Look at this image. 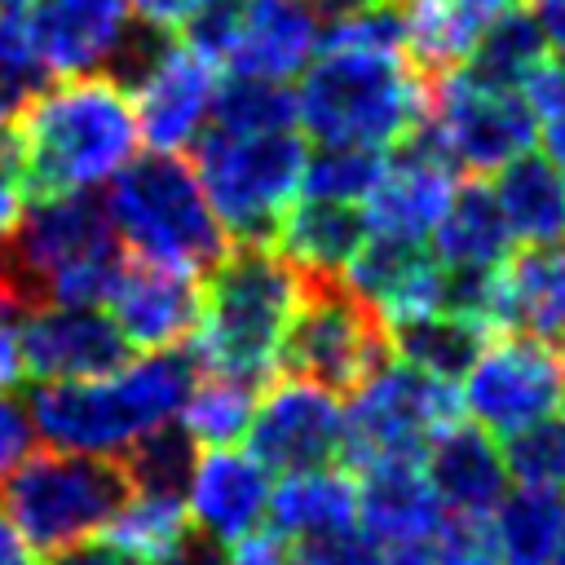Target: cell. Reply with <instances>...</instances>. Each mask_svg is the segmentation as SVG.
I'll return each instance as SVG.
<instances>
[{
  "label": "cell",
  "mask_w": 565,
  "mask_h": 565,
  "mask_svg": "<svg viewBox=\"0 0 565 565\" xmlns=\"http://www.w3.org/2000/svg\"><path fill=\"white\" fill-rule=\"evenodd\" d=\"M154 565H234V556L225 552V543L207 539L203 530H190L181 543H172Z\"/></svg>",
  "instance_id": "46"
},
{
  "label": "cell",
  "mask_w": 565,
  "mask_h": 565,
  "mask_svg": "<svg viewBox=\"0 0 565 565\" xmlns=\"http://www.w3.org/2000/svg\"><path fill=\"white\" fill-rule=\"evenodd\" d=\"M525 97H530V106L539 110V124H543L547 115H561V110H565V49H561V57H552V62L530 79Z\"/></svg>",
  "instance_id": "45"
},
{
  "label": "cell",
  "mask_w": 565,
  "mask_h": 565,
  "mask_svg": "<svg viewBox=\"0 0 565 565\" xmlns=\"http://www.w3.org/2000/svg\"><path fill=\"white\" fill-rule=\"evenodd\" d=\"M49 565H146V561L106 534H88V539H75L66 547L49 552Z\"/></svg>",
  "instance_id": "43"
},
{
  "label": "cell",
  "mask_w": 565,
  "mask_h": 565,
  "mask_svg": "<svg viewBox=\"0 0 565 565\" xmlns=\"http://www.w3.org/2000/svg\"><path fill=\"white\" fill-rule=\"evenodd\" d=\"M31 35L53 75H106L124 31H128V0H35L31 4Z\"/></svg>",
  "instance_id": "19"
},
{
  "label": "cell",
  "mask_w": 565,
  "mask_h": 565,
  "mask_svg": "<svg viewBox=\"0 0 565 565\" xmlns=\"http://www.w3.org/2000/svg\"><path fill=\"white\" fill-rule=\"evenodd\" d=\"M494 199L508 216V230L525 247L565 238V177L547 154H516L494 177Z\"/></svg>",
  "instance_id": "27"
},
{
  "label": "cell",
  "mask_w": 565,
  "mask_h": 565,
  "mask_svg": "<svg viewBox=\"0 0 565 565\" xmlns=\"http://www.w3.org/2000/svg\"><path fill=\"white\" fill-rule=\"evenodd\" d=\"M185 512L190 508L181 499H172V494H132L102 534L124 543L141 561H159L172 543H181L190 534V516Z\"/></svg>",
  "instance_id": "35"
},
{
  "label": "cell",
  "mask_w": 565,
  "mask_h": 565,
  "mask_svg": "<svg viewBox=\"0 0 565 565\" xmlns=\"http://www.w3.org/2000/svg\"><path fill=\"white\" fill-rule=\"evenodd\" d=\"M26 177H22V163H18V150H13V137H4L0 146V238H9L26 212Z\"/></svg>",
  "instance_id": "42"
},
{
  "label": "cell",
  "mask_w": 565,
  "mask_h": 565,
  "mask_svg": "<svg viewBox=\"0 0 565 565\" xmlns=\"http://www.w3.org/2000/svg\"><path fill=\"white\" fill-rule=\"evenodd\" d=\"M300 119L296 93L282 79H256V75H234L230 84L216 88L212 124L225 132H291Z\"/></svg>",
  "instance_id": "32"
},
{
  "label": "cell",
  "mask_w": 565,
  "mask_h": 565,
  "mask_svg": "<svg viewBox=\"0 0 565 565\" xmlns=\"http://www.w3.org/2000/svg\"><path fill=\"white\" fill-rule=\"evenodd\" d=\"M428 543L446 565H503L490 512H446Z\"/></svg>",
  "instance_id": "38"
},
{
  "label": "cell",
  "mask_w": 565,
  "mask_h": 565,
  "mask_svg": "<svg viewBox=\"0 0 565 565\" xmlns=\"http://www.w3.org/2000/svg\"><path fill=\"white\" fill-rule=\"evenodd\" d=\"M216 62L190 49L185 40L168 49V57L132 88L137 93V124L154 150H181L203 137V124L216 106Z\"/></svg>",
  "instance_id": "16"
},
{
  "label": "cell",
  "mask_w": 565,
  "mask_h": 565,
  "mask_svg": "<svg viewBox=\"0 0 565 565\" xmlns=\"http://www.w3.org/2000/svg\"><path fill=\"white\" fill-rule=\"evenodd\" d=\"M26 375L35 380H93L128 362V340L119 322L102 309L44 305L22 313Z\"/></svg>",
  "instance_id": "14"
},
{
  "label": "cell",
  "mask_w": 565,
  "mask_h": 565,
  "mask_svg": "<svg viewBox=\"0 0 565 565\" xmlns=\"http://www.w3.org/2000/svg\"><path fill=\"white\" fill-rule=\"evenodd\" d=\"M455 4H459L477 26H486L490 18H499V13H508V9H521L525 0H455Z\"/></svg>",
  "instance_id": "53"
},
{
  "label": "cell",
  "mask_w": 565,
  "mask_h": 565,
  "mask_svg": "<svg viewBox=\"0 0 565 565\" xmlns=\"http://www.w3.org/2000/svg\"><path fill=\"white\" fill-rule=\"evenodd\" d=\"M49 79L53 71L31 35V22L22 13H0V110L13 119L49 88Z\"/></svg>",
  "instance_id": "36"
},
{
  "label": "cell",
  "mask_w": 565,
  "mask_h": 565,
  "mask_svg": "<svg viewBox=\"0 0 565 565\" xmlns=\"http://www.w3.org/2000/svg\"><path fill=\"white\" fill-rule=\"evenodd\" d=\"M4 119H9V115L0 110V146H4V137H9V128H4Z\"/></svg>",
  "instance_id": "57"
},
{
  "label": "cell",
  "mask_w": 565,
  "mask_h": 565,
  "mask_svg": "<svg viewBox=\"0 0 565 565\" xmlns=\"http://www.w3.org/2000/svg\"><path fill=\"white\" fill-rule=\"evenodd\" d=\"M35 419H31V406L18 402L13 393H0V486L4 477L31 455V441H35Z\"/></svg>",
  "instance_id": "41"
},
{
  "label": "cell",
  "mask_w": 565,
  "mask_h": 565,
  "mask_svg": "<svg viewBox=\"0 0 565 565\" xmlns=\"http://www.w3.org/2000/svg\"><path fill=\"white\" fill-rule=\"evenodd\" d=\"M459 397L446 380L424 375L397 353L366 375L344 406V459L353 468L375 459H424L428 441L455 424Z\"/></svg>",
  "instance_id": "9"
},
{
  "label": "cell",
  "mask_w": 565,
  "mask_h": 565,
  "mask_svg": "<svg viewBox=\"0 0 565 565\" xmlns=\"http://www.w3.org/2000/svg\"><path fill=\"white\" fill-rule=\"evenodd\" d=\"M0 499L35 552H57L75 539L102 534L132 499V481L124 472V459L115 455L49 446L44 455H26L4 477Z\"/></svg>",
  "instance_id": "7"
},
{
  "label": "cell",
  "mask_w": 565,
  "mask_h": 565,
  "mask_svg": "<svg viewBox=\"0 0 565 565\" xmlns=\"http://www.w3.org/2000/svg\"><path fill=\"white\" fill-rule=\"evenodd\" d=\"M322 18L305 0H243L238 35L225 57L234 75L256 79H296L309 71L322 44Z\"/></svg>",
  "instance_id": "21"
},
{
  "label": "cell",
  "mask_w": 565,
  "mask_h": 565,
  "mask_svg": "<svg viewBox=\"0 0 565 565\" xmlns=\"http://www.w3.org/2000/svg\"><path fill=\"white\" fill-rule=\"evenodd\" d=\"M106 305L132 349H146V353L177 349L181 340H194V331H199L203 282H199V274L137 260V265H124Z\"/></svg>",
  "instance_id": "15"
},
{
  "label": "cell",
  "mask_w": 565,
  "mask_h": 565,
  "mask_svg": "<svg viewBox=\"0 0 565 565\" xmlns=\"http://www.w3.org/2000/svg\"><path fill=\"white\" fill-rule=\"evenodd\" d=\"M132 4H137V18L177 31V26H185V18H190L203 0H132Z\"/></svg>",
  "instance_id": "48"
},
{
  "label": "cell",
  "mask_w": 565,
  "mask_h": 565,
  "mask_svg": "<svg viewBox=\"0 0 565 565\" xmlns=\"http://www.w3.org/2000/svg\"><path fill=\"white\" fill-rule=\"evenodd\" d=\"M238 18H243V0H203L190 18H185V44L199 49L203 57H212L216 66L230 57L234 35H238Z\"/></svg>",
  "instance_id": "39"
},
{
  "label": "cell",
  "mask_w": 565,
  "mask_h": 565,
  "mask_svg": "<svg viewBox=\"0 0 565 565\" xmlns=\"http://www.w3.org/2000/svg\"><path fill=\"white\" fill-rule=\"evenodd\" d=\"M463 411L499 433L512 437L530 424H543L565 411V358L552 340L512 331L481 349L472 371L463 375Z\"/></svg>",
  "instance_id": "11"
},
{
  "label": "cell",
  "mask_w": 565,
  "mask_h": 565,
  "mask_svg": "<svg viewBox=\"0 0 565 565\" xmlns=\"http://www.w3.org/2000/svg\"><path fill=\"white\" fill-rule=\"evenodd\" d=\"M499 327L539 340L565 335V247L543 243L503 260L499 269Z\"/></svg>",
  "instance_id": "23"
},
{
  "label": "cell",
  "mask_w": 565,
  "mask_h": 565,
  "mask_svg": "<svg viewBox=\"0 0 565 565\" xmlns=\"http://www.w3.org/2000/svg\"><path fill=\"white\" fill-rule=\"evenodd\" d=\"M269 525L287 543L358 530V486L340 468L291 472L269 494Z\"/></svg>",
  "instance_id": "26"
},
{
  "label": "cell",
  "mask_w": 565,
  "mask_h": 565,
  "mask_svg": "<svg viewBox=\"0 0 565 565\" xmlns=\"http://www.w3.org/2000/svg\"><path fill=\"white\" fill-rule=\"evenodd\" d=\"M247 455L278 477L331 468V459L344 455V406L331 388L287 375L256 402L247 424Z\"/></svg>",
  "instance_id": "12"
},
{
  "label": "cell",
  "mask_w": 565,
  "mask_h": 565,
  "mask_svg": "<svg viewBox=\"0 0 565 565\" xmlns=\"http://www.w3.org/2000/svg\"><path fill=\"white\" fill-rule=\"evenodd\" d=\"M366 243V216L353 203L300 199L287 207L274 247L300 274H344V265Z\"/></svg>",
  "instance_id": "25"
},
{
  "label": "cell",
  "mask_w": 565,
  "mask_h": 565,
  "mask_svg": "<svg viewBox=\"0 0 565 565\" xmlns=\"http://www.w3.org/2000/svg\"><path fill=\"white\" fill-rule=\"evenodd\" d=\"M424 472L446 512H494L512 481L503 446H494L490 428H481L477 419L446 424L424 450Z\"/></svg>",
  "instance_id": "22"
},
{
  "label": "cell",
  "mask_w": 565,
  "mask_h": 565,
  "mask_svg": "<svg viewBox=\"0 0 565 565\" xmlns=\"http://www.w3.org/2000/svg\"><path fill=\"white\" fill-rule=\"evenodd\" d=\"M194 353L154 349L93 380H40L26 397L35 433L53 450L124 455L146 433L177 424L194 388Z\"/></svg>",
  "instance_id": "2"
},
{
  "label": "cell",
  "mask_w": 565,
  "mask_h": 565,
  "mask_svg": "<svg viewBox=\"0 0 565 565\" xmlns=\"http://www.w3.org/2000/svg\"><path fill=\"white\" fill-rule=\"evenodd\" d=\"M309 146L300 132H225L212 128L194 141L199 185L225 225L230 243L274 247L287 207L300 194Z\"/></svg>",
  "instance_id": "6"
},
{
  "label": "cell",
  "mask_w": 565,
  "mask_h": 565,
  "mask_svg": "<svg viewBox=\"0 0 565 565\" xmlns=\"http://www.w3.org/2000/svg\"><path fill=\"white\" fill-rule=\"evenodd\" d=\"M384 150L375 146H322L305 159L300 199H331V203H366L384 172Z\"/></svg>",
  "instance_id": "34"
},
{
  "label": "cell",
  "mask_w": 565,
  "mask_h": 565,
  "mask_svg": "<svg viewBox=\"0 0 565 565\" xmlns=\"http://www.w3.org/2000/svg\"><path fill=\"white\" fill-rule=\"evenodd\" d=\"M318 18H327V22H335V18H344V13H353V9H362V4H371V0H305Z\"/></svg>",
  "instance_id": "54"
},
{
  "label": "cell",
  "mask_w": 565,
  "mask_h": 565,
  "mask_svg": "<svg viewBox=\"0 0 565 565\" xmlns=\"http://www.w3.org/2000/svg\"><path fill=\"white\" fill-rule=\"evenodd\" d=\"M252 411H256V384L252 380L207 371L203 380H194L177 424L194 437L199 450H216V446H234L238 437H247Z\"/></svg>",
  "instance_id": "31"
},
{
  "label": "cell",
  "mask_w": 565,
  "mask_h": 565,
  "mask_svg": "<svg viewBox=\"0 0 565 565\" xmlns=\"http://www.w3.org/2000/svg\"><path fill=\"white\" fill-rule=\"evenodd\" d=\"M503 459H508V472L516 486L565 490V419L552 415L543 424L512 433L503 446Z\"/></svg>",
  "instance_id": "37"
},
{
  "label": "cell",
  "mask_w": 565,
  "mask_h": 565,
  "mask_svg": "<svg viewBox=\"0 0 565 565\" xmlns=\"http://www.w3.org/2000/svg\"><path fill=\"white\" fill-rule=\"evenodd\" d=\"M525 4L539 18V26L547 31V40L556 49H565V0H525Z\"/></svg>",
  "instance_id": "50"
},
{
  "label": "cell",
  "mask_w": 565,
  "mask_h": 565,
  "mask_svg": "<svg viewBox=\"0 0 565 565\" xmlns=\"http://www.w3.org/2000/svg\"><path fill=\"white\" fill-rule=\"evenodd\" d=\"M194 463H199V446L181 424H163L124 450V472L132 481V494L181 499V490H190Z\"/></svg>",
  "instance_id": "33"
},
{
  "label": "cell",
  "mask_w": 565,
  "mask_h": 565,
  "mask_svg": "<svg viewBox=\"0 0 565 565\" xmlns=\"http://www.w3.org/2000/svg\"><path fill=\"white\" fill-rule=\"evenodd\" d=\"M291 556H296V565H384V556L375 552V539L358 534V530L291 543Z\"/></svg>",
  "instance_id": "40"
},
{
  "label": "cell",
  "mask_w": 565,
  "mask_h": 565,
  "mask_svg": "<svg viewBox=\"0 0 565 565\" xmlns=\"http://www.w3.org/2000/svg\"><path fill=\"white\" fill-rule=\"evenodd\" d=\"M185 494H190V525L225 547H238L243 539L260 534L274 490H269V468H260L252 455L234 446H216L199 455Z\"/></svg>",
  "instance_id": "18"
},
{
  "label": "cell",
  "mask_w": 565,
  "mask_h": 565,
  "mask_svg": "<svg viewBox=\"0 0 565 565\" xmlns=\"http://www.w3.org/2000/svg\"><path fill=\"white\" fill-rule=\"evenodd\" d=\"M300 124L318 146H402L428 115V75L411 53L318 49L300 75Z\"/></svg>",
  "instance_id": "4"
},
{
  "label": "cell",
  "mask_w": 565,
  "mask_h": 565,
  "mask_svg": "<svg viewBox=\"0 0 565 565\" xmlns=\"http://www.w3.org/2000/svg\"><path fill=\"white\" fill-rule=\"evenodd\" d=\"M512 230L508 216L494 199V185L486 181H463L450 194V207L441 225L433 230V256L446 269H499L512 252Z\"/></svg>",
  "instance_id": "24"
},
{
  "label": "cell",
  "mask_w": 565,
  "mask_h": 565,
  "mask_svg": "<svg viewBox=\"0 0 565 565\" xmlns=\"http://www.w3.org/2000/svg\"><path fill=\"white\" fill-rule=\"evenodd\" d=\"M565 530V494L516 486L494 508V543L503 565H552Z\"/></svg>",
  "instance_id": "30"
},
{
  "label": "cell",
  "mask_w": 565,
  "mask_h": 565,
  "mask_svg": "<svg viewBox=\"0 0 565 565\" xmlns=\"http://www.w3.org/2000/svg\"><path fill=\"white\" fill-rule=\"evenodd\" d=\"M358 521L362 534L388 547L428 543L446 516L424 459H375L358 468Z\"/></svg>",
  "instance_id": "20"
},
{
  "label": "cell",
  "mask_w": 565,
  "mask_h": 565,
  "mask_svg": "<svg viewBox=\"0 0 565 565\" xmlns=\"http://www.w3.org/2000/svg\"><path fill=\"white\" fill-rule=\"evenodd\" d=\"M300 296H305V274L278 247L234 243L203 278V318L194 331V358L207 371L260 384L278 366Z\"/></svg>",
  "instance_id": "3"
},
{
  "label": "cell",
  "mask_w": 565,
  "mask_h": 565,
  "mask_svg": "<svg viewBox=\"0 0 565 565\" xmlns=\"http://www.w3.org/2000/svg\"><path fill=\"white\" fill-rule=\"evenodd\" d=\"M234 565H296L291 543L278 534H252L234 547Z\"/></svg>",
  "instance_id": "47"
},
{
  "label": "cell",
  "mask_w": 565,
  "mask_h": 565,
  "mask_svg": "<svg viewBox=\"0 0 565 565\" xmlns=\"http://www.w3.org/2000/svg\"><path fill=\"white\" fill-rule=\"evenodd\" d=\"M543 150H547V159L561 168V177H565V110L561 115H547L543 119Z\"/></svg>",
  "instance_id": "51"
},
{
  "label": "cell",
  "mask_w": 565,
  "mask_h": 565,
  "mask_svg": "<svg viewBox=\"0 0 565 565\" xmlns=\"http://www.w3.org/2000/svg\"><path fill=\"white\" fill-rule=\"evenodd\" d=\"M419 128L455 168L486 177L525 154L543 124L521 88H499L477 79L468 66H455L428 79V115Z\"/></svg>",
  "instance_id": "10"
},
{
  "label": "cell",
  "mask_w": 565,
  "mask_h": 565,
  "mask_svg": "<svg viewBox=\"0 0 565 565\" xmlns=\"http://www.w3.org/2000/svg\"><path fill=\"white\" fill-rule=\"evenodd\" d=\"M388 358V322L344 282V274H305V296L287 327L278 366L331 393H353Z\"/></svg>",
  "instance_id": "8"
},
{
  "label": "cell",
  "mask_w": 565,
  "mask_h": 565,
  "mask_svg": "<svg viewBox=\"0 0 565 565\" xmlns=\"http://www.w3.org/2000/svg\"><path fill=\"white\" fill-rule=\"evenodd\" d=\"M26 380V349H22V313L0 309V393H13Z\"/></svg>",
  "instance_id": "44"
},
{
  "label": "cell",
  "mask_w": 565,
  "mask_h": 565,
  "mask_svg": "<svg viewBox=\"0 0 565 565\" xmlns=\"http://www.w3.org/2000/svg\"><path fill=\"white\" fill-rule=\"evenodd\" d=\"M106 212L119 243L150 265L207 274L234 247L199 185V172L172 150L128 159L110 177Z\"/></svg>",
  "instance_id": "5"
},
{
  "label": "cell",
  "mask_w": 565,
  "mask_h": 565,
  "mask_svg": "<svg viewBox=\"0 0 565 565\" xmlns=\"http://www.w3.org/2000/svg\"><path fill=\"white\" fill-rule=\"evenodd\" d=\"M455 163L441 154V146L419 128L415 137H406L393 159L384 163L375 190L362 203L366 216V234H384V238H406V243H424L433 238V230L441 225L450 194H455Z\"/></svg>",
  "instance_id": "13"
},
{
  "label": "cell",
  "mask_w": 565,
  "mask_h": 565,
  "mask_svg": "<svg viewBox=\"0 0 565 565\" xmlns=\"http://www.w3.org/2000/svg\"><path fill=\"white\" fill-rule=\"evenodd\" d=\"M388 4H397V9H406V4H415V0H388Z\"/></svg>",
  "instance_id": "58"
},
{
  "label": "cell",
  "mask_w": 565,
  "mask_h": 565,
  "mask_svg": "<svg viewBox=\"0 0 565 565\" xmlns=\"http://www.w3.org/2000/svg\"><path fill=\"white\" fill-rule=\"evenodd\" d=\"M344 282L393 327V322L441 309L446 265L424 243L366 234L358 256L344 265Z\"/></svg>",
  "instance_id": "17"
},
{
  "label": "cell",
  "mask_w": 565,
  "mask_h": 565,
  "mask_svg": "<svg viewBox=\"0 0 565 565\" xmlns=\"http://www.w3.org/2000/svg\"><path fill=\"white\" fill-rule=\"evenodd\" d=\"M388 335H393V353L402 362H411L424 375L446 380V384L463 380L472 371V362L481 358V349L490 344V327L486 322L463 318V313H446V309L393 322Z\"/></svg>",
  "instance_id": "28"
},
{
  "label": "cell",
  "mask_w": 565,
  "mask_h": 565,
  "mask_svg": "<svg viewBox=\"0 0 565 565\" xmlns=\"http://www.w3.org/2000/svg\"><path fill=\"white\" fill-rule=\"evenodd\" d=\"M35 0H0V13H22V9H31Z\"/></svg>",
  "instance_id": "55"
},
{
  "label": "cell",
  "mask_w": 565,
  "mask_h": 565,
  "mask_svg": "<svg viewBox=\"0 0 565 565\" xmlns=\"http://www.w3.org/2000/svg\"><path fill=\"white\" fill-rule=\"evenodd\" d=\"M552 565H565V530H561V547H556V556H552Z\"/></svg>",
  "instance_id": "56"
},
{
  "label": "cell",
  "mask_w": 565,
  "mask_h": 565,
  "mask_svg": "<svg viewBox=\"0 0 565 565\" xmlns=\"http://www.w3.org/2000/svg\"><path fill=\"white\" fill-rule=\"evenodd\" d=\"M384 565H446V561L437 556L433 543H406V547H393L384 556Z\"/></svg>",
  "instance_id": "52"
},
{
  "label": "cell",
  "mask_w": 565,
  "mask_h": 565,
  "mask_svg": "<svg viewBox=\"0 0 565 565\" xmlns=\"http://www.w3.org/2000/svg\"><path fill=\"white\" fill-rule=\"evenodd\" d=\"M0 565H40L35 547L26 543V534L13 525V516L0 508Z\"/></svg>",
  "instance_id": "49"
},
{
  "label": "cell",
  "mask_w": 565,
  "mask_h": 565,
  "mask_svg": "<svg viewBox=\"0 0 565 565\" xmlns=\"http://www.w3.org/2000/svg\"><path fill=\"white\" fill-rule=\"evenodd\" d=\"M552 40L547 31L539 26V18L530 13V4L521 9H508L499 18H490L468 53V71L486 84H499V88H530V79L552 62Z\"/></svg>",
  "instance_id": "29"
},
{
  "label": "cell",
  "mask_w": 565,
  "mask_h": 565,
  "mask_svg": "<svg viewBox=\"0 0 565 565\" xmlns=\"http://www.w3.org/2000/svg\"><path fill=\"white\" fill-rule=\"evenodd\" d=\"M13 150L31 199L93 190L110 181L137 150V102L110 75H75L49 84L13 115Z\"/></svg>",
  "instance_id": "1"
}]
</instances>
